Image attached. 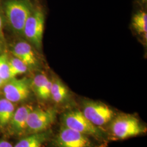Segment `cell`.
I'll return each instance as SVG.
<instances>
[{"mask_svg": "<svg viewBox=\"0 0 147 147\" xmlns=\"http://www.w3.org/2000/svg\"><path fill=\"white\" fill-rule=\"evenodd\" d=\"M0 147H14L10 142L5 140H0Z\"/></svg>", "mask_w": 147, "mask_h": 147, "instance_id": "18", "label": "cell"}, {"mask_svg": "<svg viewBox=\"0 0 147 147\" xmlns=\"http://www.w3.org/2000/svg\"><path fill=\"white\" fill-rule=\"evenodd\" d=\"M14 57L19 59L28 67H34L37 64V59L31 45L26 42H17L12 50Z\"/></svg>", "mask_w": 147, "mask_h": 147, "instance_id": "10", "label": "cell"}, {"mask_svg": "<svg viewBox=\"0 0 147 147\" xmlns=\"http://www.w3.org/2000/svg\"><path fill=\"white\" fill-rule=\"evenodd\" d=\"M81 112L90 123L100 128L110 123L116 116L114 111L109 106L93 100L84 101Z\"/></svg>", "mask_w": 147, "mask_h": 147, "instance_id": "4", "label": "cell"}, {"mask_svg": "<svg viewBox=\"0 0 147 147\" xmlns=\"http://www.w3.org/2000/svg\"><path fill=\"white\" fill-rule=\"evenodd\" d=\"M63 126L79 132L99 141L106 142L107 135L100 127L90 123L81 111L71 109L65 111L61 116Z\"/></svg>", "mask_w": 147, "mask_h": 147, "instance_id": "1", "label": "cell"}, {"mask_svg": "<svg viewBox=\"0 0 147 147\" xmlns=\"http://www.w3.org/2000/svg\"><path fill=\"white\" fill-rule=\"evenodd\" d=\"M110 123V135L113 140H123L143 135L147 132L146 126L131 115H116Z\"/></svg>", "mask_w": 147, "mask_h": 147, "instance_id": "2", "label": "cell"}, {"mask_svg": "<svg viewBox=\"0 0 147 147\" xmlns=\"http://www.w3.org/2000/svg\"><path fill=\"white\" fill-rule=\"evenodd\" d=\"M57 111L53 109L33 108L30 113L27 124V135L48 130L56 121Z\"/></svg>", "mask_w": 147, "mask_h": 147, "instance_id": "6", "label": "cell"}, {"mask_svg": "<svg viewBox=\"0 0 147 147\" xmlns=\"http://www.w3.org/2000/svg\"><path fill=\"white\" fill-rule=\"evenodd\" d=\"M1 50H2V45H1V43L0 42V53L1 51Z\"/></svg>", "mask_w": 147, "mask_h": 147, "instance_id": "21", "label": "cell"}, {"mask_svg": "<svg viewBox=\"0 0 147 147\" xmlns=\"http://www.w3.org/2000/svg\"><path fill=\"white\" fill-rule=\"evenodd\" d=\"M5 99L13 103L26 100L31 92V82L26 78H13L6 82L2 87Z\"/></svg>", "mask_w": 147, "mask_h": 147, "instance_id": "8", "label": "cell"}, {"mask_svg": "<svg viewBox=\"0 0 147 147\" xmlns=\"http://www.w3.org/2000/svg\"><path fill=\"white\" fill-rule=\"evenodd\" d=\"M9 65L11 79L26 73L28 69L26 65L16 57L9 59Z\"/></svg>", "mask_w": 147, "mask_h": 147, "instance_id": "15", "label": "cell"}, {"mask_svg": "<svg viewBox=\"0 0 147 147\" xmlns=\"http://www.w3.org/2000/svg\"><path fill=\"white\" fill-rule=\"evenodd\" d=\"M142 2H143V3H145V2H147V0H141Z\"/></svg>", "mask_w": 147, "mask_h": 147, "instance_id": "22", "label": "cell"}, {"mask_svg": "<svg viewBox=\"0 0 147 147\" xmlns=\"http://www.w3.org/2000/svg\"><path fill=\"white\" fill-rule=\"evenodd\" d=\"M69 91L66 86L58 79L52 80L51 98L53 101L58 105H62L68 101Z\"/></svg>", "mask_w": 147, "mask_h": 147, "instance_id": "12", "label": "cell"}, {"mask_svg": "<svg viewBox=\"0 0 147 147\" xmlns=\"http://www.w3.org/2000/svg\"><path fill=\"white\" fill-rule=\"evenodd\" d=\"M32 9L31 3L27 0H8L5 2V16L9 26L16 33L23 34L25 24Z\"/></svg>", "mask_w": 147, "mask_h": 147, "instance_id": "3", "label": "cell"}, {"mask_svg": "<svg viewBox=\"0 0 147 147\" xmlns=\"http://www.w3.org/2000/svg\"><path fill=\"white\" fill-rule=\"evenodd\" d=\"M2 19L1 18V16L0 14V37L2 38L3 36V27H2Z\"/></svg>", "mask_w": 147, "mask_h": 147, "instance_id": "19", "label": "cell"}, {"mask_svg": "<svg viewBox=\"0 0 147 147\" xmlns=\"http://www.w3.org/2000/svg\"><path fill=\"white\" fill-rule=\"evenodd\" d=\"M33 107L30 104L21 105L16 109L13 116L8 125L12 135L21 137L27 135V124L30 113Z\"/></svg>", "mask_w": 147, "mask_h": 147, "instance_id": "9", "label": "cell"}, {"mask_svg": "<svg viewBox=\"0 0 147 147\" xmlns=\"http://www.w3.org/2000/svg\"><path fill=\"white\" fill-rule=\"evenodd\" d=\"M44 24L45 16L43 11L39 7L33 8L25 24L23 34L38 49L42 45Z\"/></svg>", "mask_w": 147, "mask_h": 147, "instance_id": "5", "label": "cell"}, {"mask_svg": "<svg viewBox=\"0 0 147 147\" xmlns=\"http://www.w3.org/2000/svg\"><path fill=\"white\" fill-rule=\"evenodd\" d=\"M16 110L13 102L5 98L0 99V127L7 126Z\"/></svg>", "mask_w": 147, "mask_h": 147, "instance_id": "13", "label": "cell"}, {"mask_svg": "<svg viewBox=\"0 0 147 147\" xmlns=\"http://www.w3.org/2000/svg\"><path fill=\"white\" fill-rule=\"evenodd\" d=\"M54 147H96L92 138L62 125L53 140Z\"/></svg>", "mask_w": 147, "mask_h": 147, "instance_id": "7", "label": "cell"}, {"mask_svg": "<svg viewBox=\"0 0 147 147\" xmlns=\"http://www.w3.org/2000/svg\"><path fill=\"white\" fill-rule=\"evenodd\" d=\"M51 135L49 130L27 135L22 137L14 147H42Z\"/></svg>", "mask_w": 147, "mask_h": 147, "instance_id": "11", "label": "cell"}, {"mask_svg": "<svg viewBox=\"0 0 147 147\" xmlns=\"http://www.w3.org/2000/svg\"><path fill=\"white\" fill-rule=\"evenodd\" d=\"M132 26L137 33L147 39V13L142 11L137 12L132 18Z\"/></svg>", "mask_w": 147, "mask_h": 147, "instance_id": "14", "label": "cell"}, {"mask_svg": "<svg viewBox=\"0 0 147 147\" xmlns=\"http://www.w3.org/2000/svg\"><path fill=\"white\" fill-rule=\"evenodd\" d=\"M50 80L45 74H38L36 75L31 82L32 89L34 90L36 94L42 89Z\"/></svg>", "mask_w": 147, "mask_h": 147, "instance_id": "17", "label": "cell"}, {"mask_svg": "<svg viewBox=\"0 0 147 147\" xmlns=\"http://www.w3.org/2000/svg\"><path fill=\"white\" fill-rule=\"evenodd\" d=\"M5 81L3 80H2V79H1V78H0V88H2V87H3V85L5 84Z\"/></svg>", "mask_w": 147, "mask_h": 147, "instance_id": "20", "label": "cell"}, {"mask_svg": "<svg viewBox=\"0 0 147 147\" xmlns=\"http://www.w3.org/2000/svg\"><path fill=\"white\" fill-rule=\"evenodd\" d=\"M0 78L5 82L11 79L9 58L5 53L0 55Z\"/></svg>", "mask_w": 147, "mask_h": 147, "instance_id": "16", "label": "cell"}]
</instances>
